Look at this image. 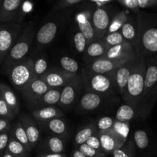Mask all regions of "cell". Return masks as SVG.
Instances as JSON below:
<instances>
[{
    "instance_id": "cell-13",
    "label": "cell",
    "mask_w": 157,
    "mask_h": 157,
    "mask_svg": "<svg viewBox=\"0 0 157 157\" xmlns=\"http://www.w3.org/2000/svg\"><path fill=\"white\" fill-rule=\"evenodd\" d=\"M23 2L21 0H4L0 6V23H21Z\"/></svg>"
},
{
    "instance_id": "cell-4",
    "label": "cell",
    "mask_w": 157,
    "mask_h": 157,
    "mask_svg": "<svg viewBox=\"0 0 157 157\" xmlns=\"http://www.w3.org/2000/svg\"><path fill=\"white\" fill-rule=\"evenodd\" d=\"M147 61L140 58L133 70L124 93L121 95L126 104L139 108L145 90V78ZM140 110V109H139Z\"/></svg>"
},
{
    "instance_id": "cell-39",
    "label": "cell",
    "mask_w": 157,
    "mask_h": 157,
    "mask_svg": "<svg viewBox=\"0 0 157 157\" xmlns=\"http://www.w3.org/2000/svg\"><path fill=\"white\" fill-rule=\"evenodd\" d=\"M115 121H116L115 118L111 117L105 116L101 117V119L98 120L96 124L98 132L108 131V130H112Z\"/></svg>"
},
{
    "instance_id": "cell-9",
    "label": "cell",
    "mask_w": 157,
    "mask_h": 157,
    "mask_svg": "<svg viewBox=\"0 0 157 157\" xmlns=\"http://www.w3.org/2000/svg\"><path fill=\"white\" fill-rule=\"evenodd\" d=\"M117 13L116 9L110 5L101 9H94L92 23L98 39H101L107 35L110 23Z\"/></svg>"
},
{
    "instance_id": "cell-50",
    "label": "cell",
    "mask_w": 157,
    "mask_h": 157,
    "mask_svg": "<svg viewBox=\"0 0 157 157\" xmlns=\"http://www.w3.org/2000/svg\"><path fill=\"white\" fill-rule=\"evenodd\" d=\"M36 157H67L64 153H41Z\"/></svg>"
},
{
    "instance_id": "cell-1",
    "label": "cell",
    "mask_w": 157,
    "mask_h": 157,
    "mask_svg": "<svg viewBox=\"0 0 157 157\" xmlns=\"http://www.w3.org/2000/svg\"><path fill=\"white\" fill-rule=\"evenodd\" d=\"M140 35L135 50L136 56L144 60L157 55V14L140 11Z\"/></svg>"
},
{
    "instance_id": "cell-31",
    "label": "cell",
    "mask_w": 157,
    "mask_h": 157,
    "mask_svg": "<svg viewBox=\"0 0 157 157\" xmlns=\"http://www.w3.org/2000/svg\"><path fill=\"white\" fill-rule=\"evenodd\" d=\"M71 38L74 48L77 51V52L84 54L88 45V41L85 36L83 35L82 32L78 29L76 25L74 26L73 29H72Z\"/></svg>"
},
{
    "instance_id": "cell-53",
    "label": "cell",
    "mask_w": 157,
    "mask_h": 157,
    "mask_svg": "<svg viewBox=\"0 0 157 157\" xmlns=\"http://www.w3.org/2000/svg\"><path fill=\"white\" fill-rule=\"evenodd\" d=\"M1 3H2V1H1V0H0V6H1Z\"/></svg>"
},
{
    "instance_id": "cell-46",
    "label": "cell",
    "mask_w": 157,
    "mask_h": 157,
    "mask_svg": "<svg viewBox=\"0 0 157 157\" xmlns=\"http://www.w3.org/2000/svg\"><path fill=\"white\" fill-rule=\"evenodd\" d=\"M139 9H147L157 8V0H137Z\"/></svg>"
},
{
    "instance_id": "cell-28",
    "label": "cell",
    "mask_w": 157,
    "mask_h": 157,
    "mask_svg": "<svg viewBox=\"0 0 157 157\" xmlns=\"http://www.w3.org/2000/svg\"><path fill=\"white\" fill-rule=\"evenodd\" d=\"M136 116H140L141 113L139 108L130 104H123L117 109L115 116L117 121L123 123H129Z\"/></svg>"
},
{
    "instance_id": "cell-24",
    "label": "cell",
    "mask_w": 157,
    "mask_h": 157,
    "mask_svg": "<svg viewBox=\"0 0 157 157\" xmlns=\"http://www.w3.org/2000/svg\"><path fill=\"white\" fill-rule=\"evenodd\" d=\"M31 115L38 123L47 122L51 120L63 118L64 117L62 110L55 106L43 107L38 110H32Z\"/></svg>"
},
{
    "instance_id": "cell-3",
    "label": "cell",
    "mask_w": 157,
    "mask_h": 157,
    "mask_svg": "<svg viewBox=\"0 0 157 157\" xmlns=\"http://www.w3.org/2000/svg\"><path fill=\"white\" fill-rule=\"evenodd\" d=\"M36 27L37 23L35 21L26 23V25L20 34L18 40L2 64V72L5 75H7L9 71L15 64L25 58L29 53L35 41L37 33Z\"/></svg>"
},
{
    "instance_id": "cell-16",
    "label": "cell",
    "mask_w": 157,
    "mask_h": 157,
    "mask_svg": "<svg viewBox=\"0 0 157 157\" xmlns=\"http://www.w3.org/2000/svg\"><path fill=\"white\" fill-rule=\"evenodd\" d=\"M137 13L133 12V14L129 15L120 30L125 41L132 45L134 50H136L137 46L140 35V21Z\"/></svg>"
},
{
    "instance_id": "cell-26",
    "label": "cell",
    "mask_w": 157,
    "mask_h": 157,
    "mask_svg": "<svg viewBox=\"0 0 157 157\" xmlns=\"http://www.w3.org/2000/svg\"><path fill=\"white\" fill-rule=\"evenodd\" d=\"M40 150H42L43 153H63L65 150L64 138L58 136H48L42 143Z\"/></svg>"
},
{
    "instance_id": "cell-12",
    "label": "cell",
    "mask_w": 157,
    "mask_h": 157,
    "mask_svg": "<svg viewBox=\"0 0 157 157\" xmlns=\"http://www.w3.org/2000/svg\"><path fill=\"white\" fill-rule=\"evenodd\" d=\"M94 9L91 8H85L83 10L80 11L75 16V24L78 28L83 35L87 38L89 43L98 40L96 32L92 23V13Z\"/></svg>"
},
{
    "instance_id": "cell-10",
    "label": "cell",
    "mask_w": 157,
    "mask_h": 157,
    "mask_svg": "<svg viewBox=\"0 0 157 157\" xmlns=\"http://www.w3.org/2000/svg\"><path fill=\"white\" fill-rule=\"evenodd\" d=\"M82 89H84L82 79L81 75L78 74L61 89V99L58 105L63 110H69L71 108L76 104Z\"/></svg>"
},
{
    "instance_id": "cell-33",
    "label": "cell",
    "mask_w": 157,
    "mask_h": 157,
    "mask_svg": "<svg viewBox=\"0 0 157 157\" xmlns=\"http://www.w3.org/2000/svg\"><path fill=\"white\" fill-rule=\"evenodd\" d=\"M83 2H84L83 0H60L53 6L52 10L50 11V15H54L61 11L74 9L80 4H82Z\"/></svg>"
},
{
    "instance_id": "cell-2",
    "label": "cell",
    "mask_w": 157,
    "mask_h": 157,
    "mask_svg": "<svg viewBox=\"0 0 157 157\" xmlns=\"http://www.w3.org/2000/svg\"><path fill=\"white\" fill-rule=\"evenodd\" d=\"M73 12L74 9L57 12L52 15V17L38 29L34 41L32 55L41 52L55 40L60 30H61L69 21Z\"/></svg>"
},
{
    "instance_id": "cell-29",
    "label": "cell",
    "mask_w": 157,
    "mask_h": 157,
    "mask_svg": "<svg viewBox=\"0 0 157 157\" xmlns=\"http://www.w3.org/2000/svg\"><path fill=\"white\" fill-rule=\"evenodd\" d=\"M10 135L12 137L15 138L17 141H18L20 144H22L29 152L32 151V148H31V146L29 144L25 130L22 124L19 121H16L11 127Z\"/></svg>"
},
{
    "instance_id": "cell-8",
    "label": "cell",
    "mask_w": 157,
    "mask_h": 157,
    "mask_svg": "<svg viewBox=\"0 0 157 157\" xmlns=\"http://www.w3.org/2000/svg\"><path fill=\"white\" fill-rule=\"evenodd\" d=\"M26 23H0V64H2Z\"/></svg>"
},
{
    "instance_id": "cell-14",
    "label": "cell",
    "mask_w": 157,
    "mask_h": 157,
    "mask_svg": "<svg viewBox=\"0 0 157 157\" xmlns=\"http://www.w3.org/2000/svg\"><path fill=\"white\" fill-rule=\"evenodd\" d=\"M76 75H71L58 67H51L41 78L50 89H62Z\"/></svg>"
},
{
    "instance_id": "cell-51",
    "label": "cell",
    "mask_w": 157,
    "mask_h": 157,
    "mask_svg": "<svg viewBox=\"0 0 157 157\" xmlns=\"http://www.w3.org/2000/svg\"><path fill=\"white\" fill-rule=\"evenodd\" d=\"M72 157H87L85 155L83 154L78 149H75L73 152H72Z\"/></svg>"
},
{
    "instance_id": "cell-36",
    "label": "cell",
    "mask_w": 157,
    "mask_h": 157,
    "mask_svg": "<svg viewBox=\"0 0 157 157\" xmlns=\"http://www.w3.org/2000/svg\"><path fill=\"white\" fill-rule=\"evenodd\" d=\"M128 16L129 15L125 12H123V11L117 12L115 15V16L113 17V20H112L111 23H110V28H109L107 33H111V32H117V31L121 30L123 25L127 21Z\"/></svg>"
},
{
    "instance_id": "cell-5",
    "label": "cell",
    "mask_w": 157,
    "mask_h": 157,
    "mask_svg": "<svg viewBox=\"0 0 157 157\" xmlns=\"http://www.w3.org/2000/svg\"><path fill=\"white\" fill-rule=\"evenodd\" d=\"M85 92H92L103 97H110L117 93L112 74H96L83 67L80 73Z\"/></svg>"
},
{
    "instance_id": "cell-23",
    "label": "cell",
    "mask_w": 157,
    "mask_h": 157,
    "mask_svg": "<svg viewBox=\"0 0 157 157\" xmlns=\"http://www.w3.org/2000/svg\"><path fill=\"white\" fill-rule=\"evenodd\" d=\"M61 89H50L47 93L44 94L36 102L29 107L32 110H35L43 107L58 105L61 99Z\"/></svg>"
},
{
    "instance_id": "cell-22",
    "label": "cell",
    "mask_w": 157,
    "mask_h": 157,
    "mask_svg": "<svg viewBox=\"0 0 157 157\" xmlns=\"http://www.w3.org/2000/svg\"><path fill=\"white\" fill-rule=\"evenodd\" d=\"M104 98L98 94L85 92L78 101L77 110L81 112L93 111L101 105Z\"/></svg>"
},
{
    "instance_id": "cell-44",
    "label": "cell",
    "mask_w": 157,
    "mask_h": 157,
    "mask_svg": "<svg viewBox=\"0 0 157 157\" xmlns=\"http://www.w3.org/2000/svg\"><path fill=\"white\" fill-rule=\"evenodd\" d=\"M10 139V130L0 134V155L6 153Z\"/></svg>"
},
{
    "instance_id": "cell-45",
    "label": "cell",
    "mask_w": 157,
    "mask_h": 157,
    "mask_svg": "<svg viewBox=\"0 0 157 157\" xmlns=\"http://www.w3.org/2000/svg\"><path fill=\"white\" fill-rule=\"evenodd\" d=\"M117 2L124 6L126 9L133 11V12H139L140 9H139L137 6V0H118Z\"/></svg>"
},
{
    "instance_id": "cell-6",
    "label": "cell",
    "mask_w": 157,
    "mask_h": 157,
    "mask_svg": "<svg viewBox=\"0 0 157 157\" xmlns=\"http://www.w3.org/2000/svg\"><path fill=\"white\" fill-rule=\"evenodd\" d=\"M145 90L140 104L141 117H147L157 99V55L147 60Z\"/></svg>"
},
{
    "instance_id": "cell-32",
    "label": "cell",
    "mask_w": 157,
    "mask_h": 157,
    "mask_svg": "<svg viewBox=\"0 0 157 157\" xmlns=\"http://www.w3.org/2000/svg\"><path fill=\"white\" fill-rule=\"evenodd\" d=\"M6 151L9 152L14 157H28L30 153V152L22 144H20L11 135Z\"/></svg>"
},
{
    "instance_id": "cell-21",
    "label": "cell",
    "mask_w": 157,
    "mask_h": 157,
    "mask_svg": "<svg viewBox=\"0 0 157 157\" xmlns=\"http://www.w3.org/2000/svg\"><path fill=\"white\" fill-rule=\"evenodd\" d=\"M136 56L134 48L129 43L126 42L108 48L104 58L114 61H123L133 58Z\"/></svg>"
},
{
    "instance_id": "cell-40",
    "label": "cell",
    "mask_w": 157,
    "mask_h": 157,
    "mask_svg": "<svg viewBox=\"0 0 157 157\" xmlns=\"http://www.w3.org/2000/svg\"><path fill=\"white\" fill-rule=\"evenodd\" d=\"M113 157H133L134 156V147L133 143L124 144L123 147L115 150L113 153Z\"/></svg>"
},
{
    "instance_id": "cell-43",
    "label": "cell",
    "mask_w": 157,
    "mask_h": 157,
    "mask_svg": "<svg viewBox=\"0 0 157 157\" xmlns=\"http://www.w3.org/2000/svg\"><path fill=\"white\" fill-rule=\"evenodd\" d=\"M129 128H130V126H129V123H123V122H119V121H115L114 124H113V130H115L117 133H118L119 134L122 135L124 137L127 138V135L129 133Z\"/></svg>"
},
{
    "instance_id": "cell-30",
    "label": "cell",
    "mask_w": 157,
    "mask_h": 157,
    "mask_svg": "<svg viewBox=\"0 0 157 157\" xmlns=\"http://www.w3.org/2000/svg\"><path fill=\"white\" fill-rule=\"evenodd\" d=\"M98 132V128H97L96 124H94V123H92V124L85 126L81 130H80L75 135V144L79 147V146L82 145V144H86V142L88 140L89 138H90L92 136L96 134Z\"/></svg>"
},
{
    "instance_id": "cell-38",
    "label": "cell",
    "mask_w": 157,
    "mask_h": 157,
    "mask_svg": "<svg viewBox=\"0 0 157 157\" xmlns=\"http://www.w3.org/2000/svg\"><path fill=\"white\" fill-rule=\"evenodd\" d=\"M48 69L47 61L44 58L40 57L34 60V78H41Z\"/></svg>"
},
{
    "instance_id": "cell-52",
    "label": "cell",
    "mask_w": 157,
    "mask_h": 157,
    "mask_svg": "<svg viewBox=\"0 0 157 157\" xmlns=\"http://www.w3.org/2000/svg\"><path fill=\"white\" fill-rule=\"evenodd\" d=\"M2 157H14L13 156H12V154H10V153H9V152H7V151H6V153H4V154H3V156H2Z\"/></svg>"
},
{
    "instance_id": "cell-18",
    "label": "cell",
    "mask_w": 157,
    "mask_h": 157,
    "mask_svg": "<svg viewBox=\"0 0 157 157\" xmlns=\"http://www.w3.org/2000/svg\"><path fill=\"white\" fill-rule=\"evenodd\" d=\"M18 121L21 123L29 139L31 148L34 149L38 144L41 136V132L36 121L29 114H22L19 117Z\"/></svg>"
},
{
    "instance_id": "cell-37",
    "label": "cell",
    "mask_w": 157,
    "mask_h": 157,
    "mask_svg": "<svg viewBox=\"0 0 157 157\" xmlns=\"http://www.w3.org/2000/svg\"><path fill=\"white\" fill-rule=\"evenodd\" d=\"M134 142L140 150H145L150 145L149 135L145 130H137L133 133Z\"/></svg>"
},
{
    "instance_id": "cell-41",
    "label": "cell",
    "mask_w": 157,
    "mask_h": 157,
    "mask_svg": "<svg viewBox=\"0 0 157 157\" xmlns=\"http://www.w3.org/2000/svg\"><path fill=\"white\" fill-rule=\"evenodd\" d=\"M15 113L0 95V118L12 121L15 117Z\"/></svg>"
},
{
    "instance_id": "cell-19",
    "label": "cell",
    "mask_w": 157,
    "mask_h": 157,
    "mask_svg": "<svg viewBox=\"0 0 157 157\" xmlns=\"http://www.w3.org/2000/svg\"><path fill=\"white\" fill-rule=\"evenodd\" d=\"M131 59V58H130ZM130 60V59H128ZM128 60H123V61H114V60H110L107 58H102L100 59L96 60L93 61L90 64H87L84 66V68L87 69V71L96 74H102V75H106V74H110L116 70L120 65L124 64Z\"/></svg>"
},
{
    "instance_id": "cell-7",
    "label": "cell",
    "mask_w": 157,
    "mask_h": 157,
    "mask_svg": "<svg viewBox=\"0 0 157 157\" xmlns=\"http://www.w3.org/2000/svg\"><path fill=\"white\" fill-rule=\"evenodd\" d=\"M11 84L22 93L34 78V59L26 57L13 66L6 75Z\"/></svg>"
},
{
    "instance_id": "cell-27",
    "label": "cell",
    "mask_w": 157,
    "mask_h": 157,
    "mask_svg": "<svg viewBox=\"0 0 157 157\" xmlns=\"http://www.w3.org/2000/svg\"><path fill=\"white\" fill-rule=\"evenodd\" d=\"M0 95L6 101V104L9 106V107L12 109L15 116H18L19 113L20 103L18 97L12 90V88L9 87L7 84L0 83Z\"/></svg>"
},
{
    "instance_id": "cell-34",
    "label": "cell",
    "mask_w": 157,
    "mask_h": 157,
    "mask_svg": "<svg viewBox=\"0 0 157 157\" xmlns=\"http://www.w3.org/2000/svg\"><path fill=\"white\" fill-rule=\"evenodd\" d=\"M60 65L61 68L64 71L73 75H78L79 71V64L76 60L70 58L68 56H63L60 59Z\"/></svg>"
},
{
    "instance_id": "cell-25",
    "label": "cell",
    "mask_w": 157,
    "mask_h": 157,
    "mask_svg": "<svg viewBox=\"0 0 157 157\" xmlns=\"http://www.w3.org/2000/svg\"><path fill=\"white\" fill-rule=\"evenodd\" d=\"M38 126L45 129L48 131H50L53 134L58 136L64 138L68 134V127L63 118H57V119L51 120L44 123H38Z\"/></svg>"
},
{
    "instance_id": "cell-49",
    "label": "cell",
    "mask_w": 157,
    "mask_h": 157,
    "mask_svg": "<svg viewBox=\"0 0 157 157\" xmlns=\"http://www.w3.org/2000/svg\"><path fill=\"white\" fill-rule=\"evenodd\" d=\"M11 121L9 120L0 118V134L11 129Z\"/></svg>"
},
{
    "instance_id": "cell-20",
    "label": "cell",
    "mask_w": 157,
    "mask_h": 157,
    "mask_svg": "<svg viewBox=\"0 0 157 157\" xmlns=\"http://www.w3.org/2000/svg\"><path fill=\"white\" fill-rule=\"evenodd\" d=\"M107 50H108V48L102 40H95L88 44L85 52L83 54L84 55L83 59L86 64H89L96 60L104 58Z\"/></svg>"
},
{
    "instance_id": "cell-35",
    "label": "cell",
    "mask_w": 157,
    "mask_h": 157,
    "mask_svg": "<svg viewBox=\"0 0 157 157\" xmlns=\"http://www.w3.org/2000/svg\"><path fill=\"white\" fill-rule=\"evenodd\" d=\"M101 39L104 41V43L107 45L108 48L127 42L124 38V37H123L121 31L111 32V33H107L104 38H101Z\"/></svg>"
},
{
    "instance_id": "cell-15",
    "label": "cell",
    "mask_w": 157,
    "mask_h": 157,
    "mask_svg": "<svg viewBox=\"0 0 157 157\" xmlns=\"http://www.w3.org/2000/svg\"><path fill=\"white\" fill-rule=\"evenodd\" d=\"M98 137L101 142V148L106 154H112L116 150L125 144L127 138L112 130L108 131L98 132Z\"/></svg>"
},
{
    "instance_id": "cell-48",
    "label": "cell",
    "mask_w": 157,
    "mask_h": 157,
    "mask_svg": "<svg viewBox=\"0 0 157 157\" xmlns=\"http://www.w3.org/2000/svg\"><path fill=\"white\" fill-rule=\"evenodd\" d=\"M87 2L90 5V7L95 9H101V8L106 7L107 6H109L111 3H113L112 0H104V1H101V0H89Z\"/></svg>"
},
{
    "instance_id": "cell-42",
    "label": "cell",
    "mask_w": 157,
    "mask_h": 157,
    "mask_svg": "<svg viewBox=\"0 0 157 157\" xmlns=\"http://www.w3.org/2000/svg\"><path fill=\"white\" fill-rule=\"evenodd\" d=\"M78 149L83 154L87 157H105L106 156V153L104 152L92 148L87 144H84L79 146Z\"/></svg>"
},
{
    "instance_id": "cell-17",
    "label": "cell",
    "mask_w": 157,
    "mask_h": 157,
    "mask_svg": "<svg viewBox=\"0 0 157 157\" xmlns=\"http://www.w3.org/2000/svg\"><path fill=\"white\" fill-rule=\"evenodd\" d=\"M49 90L48 86L41 78H34L21 94L28 107H30Z\"/></svg>"
},
{
    "instance_id": "cell-11",
    "label": "cell",
    "mask_w": 157,
    "mask_h": 157,
    "mask_svg": "<svg viewBox=\"0 0 157 157\" xmlns=\"http://www.w3.org/2000/svg\"><path fill=\"white\" fill-rule=\"evenodd\" d=\"M140 60V58L138 56L131 58L120 65L116 70L113 71L111 73L113 75L117 93H119L121 96L124 93L129 79H130L133 70L139 63Z\"/></svg>"
},
{
    "instance_id": "cell-47",
    "label": "cell",
    "mask_w": 157,
    "mask_h": 157,
    "mask_svg": "<svg viewBox=\"0 0 157 157\" xmlns=\"http://www.w3.org/2000/svg\"><path fill=\"white\" fill-rule=\"evenodd\" d=\"M98 133H97L96 134L94 135V136H92L90 138H89L88 140L86 142V144L88 146H90V147H92V148L96 149V150H100V151H103L102 148H101V142H100L99 137H98Z\"/></svg>"
}]
</instances>
